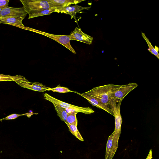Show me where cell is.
<instances>
[{"label": "cell", "mask_w": 159, "mask_h": 159, "mask_svg": "<svg viewBox=\"0 0 159 159\" xmlns=\"http://www.w3.org/2000/svg\"><path fill=\"white\" fill-rule=\"evenodd\" d=\"M70 35V40H75L88 44H91L92 43L93 38L84 33L80 29L77 27L71 32Z\"/></svg>", "instance_id": "8"}, {"label": "cell", "mask_w": 159, "mask_h": 159, "mask_svg": "<svg viewBox=\"0 0 159 159\" xmlns=\"http://www.w3.org/2000/svg\"><path fill=\"white\" fill-rule=\"evenodd\" d=\"M77 113L71 112L68 113L66 122L70 125H74L77 126L78 124L77 120L76 117Z\"/></svg>", "instance_id": "18"}, {"label": "cell", "mask_w": 159, "mask_h": 159, "mask_svg": "<svg viewBox=\"0 0 159 159\" xmlns=\"http://www.w3.org/2000/svg\"><path fill=\"white\" fill-rule=\"evenodd\" d=\"M21 116H25V114H13L8 116L6 117L5 118H4L3 119H0V121H2L3 120H12L15 119L18 117Z\"/></svg>", "instance_id": "20"}, {"label": "cell", "mask_w": 159, "mask_h": 159, "mask_svg": "<svg viewBox=\"0 0 159 159\" xmlns=\"http://www.w3.org/2000/svg\"><path fill=\"white\" fill-rule=\"evenodd\" d=\"M120 85L109 84L93 88L83 93L89 95L109 106V103L112 99V92Z\"/></svg>", "instance_id": "1"}, {"label": "cell", "mask_w": 159, "mask_h": 159, "mask_svg": "<svg viewBox=\"0 0 159 159\" xmlns=\"http://www.w3.org/2000/svg\"><path fill=\"white\" fill-rule=\"evenodd\" d=\"M2 10V9L0 8V12H1V11Z\"/></svg>", "instance_id": "25"}, {"label": "cell", "mask_w": 159, "mask_h": 159, "mask_svg": "<svg viewBox=\"0 0 159 159\" xmlns=\"http://www.w3.org/2000/svg\"><path fill=\"white\" fill-rule=\"evenodd\" d=\"M47 91H52L53 92H57L60 93L75 92L70 90L67 88L60 86L59 85H58L57 87L53 88L48 87Z\"/></svg>", "instance_id": "19"}, {"label": "cell", "mask_w": 159, "mask_h": 159, "mask_svg": "<svg viewBox=\"0 0 159 159\" xmlns=\"http://www.w3.org/2000/svg\"><path fill=\"white\" fill-rule=\"evenodd\" d=\"M75 93H77L86 99L93 106H95L99 108L103 109L113 116L112 111L109 106L103 104L97 100L89 95L84 94L83 93H79L76 92H75Z\"/></svg>", "instance_id": "9"}, {"label": "cell", "mask_w": 159, "mask_h": 159, "mask_svg": "<svg viewBox=\"0 0 159 159\" xmlns=\"http://www.w3.org/2000/svg\"><path fill=\"white\" fill-rule=\"evenodd\" d=\"M14 81L27 82L29 81L26 78L21 75L11 76L3 74H0V81Z\"/></svg>", "instance_id": "12"}, {"label": "cell", "mask_w": 159, "mask_h": 159, "mask_svg": "<svg viewBox=\"0 0 159 159\" xmlns=\"http://www.w3.org/2000/svg\"><path fill=\"white\" fill-rule=\"evenodd\" d=\"M20 1L28 14L40 10L55 8L46 0H20Z\"/></svg>", "instance_id": "2"}, {"label": "cell", "mask_w": 159, "mask_h": 159, "mask_svg": "<svg viewBox=\"0 0 159 159\" xmlns=\"http://www.w3.org/2000/svg\"><path fill=\"white\" fill-rule=\"evenodd\" d=\"M9 0H0V8L3 9L8 7Z\"/></svg>", "instance_id": "21"}, {"label": "cell", "mask_w": 159, "mask_h": 159, "mask_svg": "<svg viewBox=\"0 0 159 159\" xmlns=\"http://www.w3.org/2000/svg\"><path fill=\"white\" fill-rule=\"evenodd\" d=\"M26 16L7 17L0 18V24H7L24 27L23 20Z\"/></svg>", "instance_id": "10"}, {"label": "cell", "mask_w": 159, "mask_h": 159, "mask_svg": "<svg viewBox=\"0 0 159 159\" xmlns=\"http://www.w3.org/2000/svg\"><path fill=\"white\" fill-rule=\"evenodd\" d=\"M51 4L55 8L64 7L69 6L73 4H77L81 2L84 0H46Z\"/></svg>", "instance_id": "11"}, {"label": "cell", "mask_w": 159, "mask_h": 159, "mask_svg": "<svg viewBox=\"0 0 159 159\" xmlns=\"http://www.w3.org/2000/svg\"><path fill=\"white\" fill-rule=\"evenodd\" d=\"M28 83L33 86H34L36 87L40 88H43V89H47L48 87L45 86V85H43L41 83H39L37 82H28Z\"/></svg>", "instance_id": "22"}, {"label": "cell", "mask_w": 159, "mask_h": 159, "mask_svg": "<svg viewBox=\"0 0 159 159\" xmlns=\"http://www.w3.org/2000/svg\"><path fill=\"white\" fill-rule=\"evenodd\" d=\"M120 136L114 134V132L108 137L107 143L105 159H112L118 147V142Z\"/></svg>", "instance_id": "5"}, {"label": "cell", "mask_w": 159, "mask_h": 159, "mask_svg": "<svg viewBox=\"0 0 159 159\" xmlns=\"http://www.w3.org/2000/svg\"><path fill=\"white\" fill-rule=\"evenodd\" d=\"M90 7H84L75 4L73 6H69L65 7L56 8V12L68 14L71 16V19L74 18L75 20V22L77 23L76 18V13L83 10H88Z\"/></svg>", "instance_id": "7"}, {"label": "cell", "mask_w": 159, "mask_h": 159, "mask_svg": "<svg viewBox=\"0 0 159 159\" xmlns=\"http://www.w3.org/2000/svg\"><path fill=\"white\" fill-rule=\"evenodd\" d=\"M20 86L27 89L38 92H45L47 91V89H43L38 88L29 84L28 82H15Z\"/></svg>", "instance_id": "16"}, {"label": "cell", "mask_w": 159, "mask_h": 159, "mask_svg": "<svg viewBox=\"0 0 159 159\" xmlns=\"http://www.w3.org/2000/svg\"><path fill=\"white\" fill-rule=\"evenodd\" d=\"M28 30L49 37L58 42L67 48L72 53L76 52L70 44V35H56L47 33L36 29L28 28Z\"/></svg>", "instance_id": "3"}, {"label": "cell", "mask_w": 159, "mask_h": 159, "mask_svg": "<svg viewBox=\"0 0 159 159\" xmlns=\"http://www.w3.org/2000/svg\"><path fill=\"white\" fill-rule=\"evenodd\" d=\"M56 8L48 9L33 12L29 14L28 19H31L38 16L49 15L54 12H56Z\"/></svg>", "instance_id": "13"}, {"label": "cell", "mask_w": 159, "mask_h": 159, "mask_svg": "<svg viewBox=\"0 0 159 159\" xmlns=\"http://www.w3.org/2000/svg\"><path fill=\"white\" fill-rule=\"evenodd\" d=\"M152 150L151 149L150 150L149 153H148V154L147 157L146 159H152Z\"/></svg>", "instance_id": "23"}, {"label": "cell", "mask_w": 159, "mask_h": 159, "mask_svg": "<svg viewBox=\"0 0 159 159\" xmlns=\"http://www.w3.org/2000/svg\"><path fill=\"white\" fill-rule=\"evenodd\" d=\"M67 125L69 131L77 138L81 141H84V140L81 134L77 129V126L74 125H70L65 123Z\"/></svg>", "instance_id": "17"}, {"label": "cell", "mask_w": 159, "mask_h": 159, "mask_svg": "<svg viewBox=\"0 0 159 159\" xmlns=\"http://www.w3.org/2000/svg\"><path fill=\"white\" fill-rule=\"evenodd\" d=\"M55 111L57 113L58 116L62 120L66 122V119L68 115L66 109L58 106L53 104Z\"/></svg>", "instance_id": "15"}, {"label": "cell", "mask_w": 159, "mask_h": 159, "mask_svg": "<svg viewBox=\"0 0 159 159\" xmlns=\"http://www.w3.org/2000/svg\"><path fill=\"white\" fill-rule=\"evenodd\" d=\"M136 83H130L124 85H120L112 94V99L118 102L122 101L124 97L130 91L137 87Z\"/></svg>", "instance_id": "4"}, {"label": "cell", "mask_w": 159, "mask_h": 159, "mask_svg": "<svg viewBox=\"0 0 159 159\" xmlns=\"http://www.w3.org/2000/svg\"><path fill=\"white\" fill-rule=\"evenodd\" d=\"M142 35L148 44V50L151 53L154 55L159 59V54L158 52L159 50L158 48L156 46H155V48H154L152 46L151 42L149 41V39L146 37L144 33H142Z\"/></svg>", "instance_id": "14"}, {"label": "cell", "mask_w": 159, "mask_h": 159, "mask_svg": "<svg viewBox=\"0 0 159 159\" xmlns=\"http://www.w3.org/2000/svg\"><path fill=\"white\" fill-rule=\"evenodd\" d=\"M25 114V116H27L28 117H30L31 116L33 115V113H27Z\"/></svg>", "instance_id": "24"}, {"label": "cell", "mask_w": 159, "mask_h": 159, "mask_svg": "<svg viewBox=\"0 0 159 159\" xmlns=\"http://www.w3.org/2000/svg\"><path fill=\"white\" fill-rule=\"evenodd\" d=\"M27 12L23 7H9L2 9L0 13V18L7 17L26 16Z\"/></svg>", "instance_id": "6"}]
</instances>
